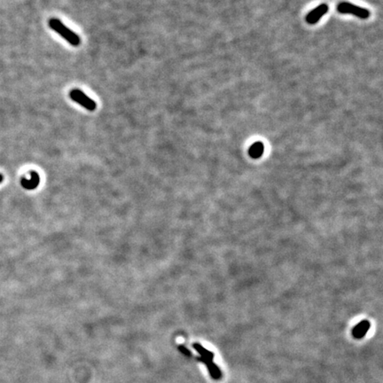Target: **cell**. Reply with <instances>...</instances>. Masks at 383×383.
Masks as SVG:
<instances>
[{"instance_id":"obj_6","label":"cell","mask_w":383,"mask_h":383,"mask_svg":"<svg viewBox=\"0 0 383 383\" xmlns=\"http://www.w3.org/2000/svg\"><path fill=\"white\" fill-rule=\"evenodd\" d=\"M39 182H40V177L39 173L32 171H30V178H21V185L26 190H34L39 186Z\"/></svg>"},{"instance_id":"obj_2","label":"cell","mask_w":383,"mask_h":383,"mask_svg":"<svg viewBox=\"0 0 383 383\" xmlns=\"http://www.w3.org/2000/svg\"><path fill=\"white\" fill-rule=\"evenodd\" d=\"M70 98L72 101L77 102V104L81 105L83 108L87 109L88 111H94L97 108L96 102L85 94L84 91L78 89H74L70 91Z\"/></svg>"},{"instance_id":"obj_7","label":"cell","mask_w":383,"mask_h":383,"mask_svg":"<svg viewBox=\"0 0 383 383\" xmlns=\"http://www.w3.org/2000/svg\"><path fill=\"white\" fill-rule=\"evenodd\" d=\"M199 361L203 363L209 371L210 376L212 378L213 380H219L222 379V372L220 370L219 367L216 366L215 363L213 362V360H208V359H198Z\"/></svg>"},{"instance_id":"obj_9","label":"cell","mask_w":383,"mask_h":383,"mask_svg":"<svg viewBox=\"0 0 383 383\" xmlns=\"http://www.w3.org/2000/svg\"><path fill=\"white\" fill-rule=\"evenodd\" d=\"M264 152H265V146H264V144L260 142V141H258V142H256V143L253 144V145L250 146L249 150H248L249 155H250L252 158H254V159H258V158H260V157L263 155Z\"/></svg>"},{"instance_id":"obj_3","label":"cell","mask_w":383,"mask_h":383,"mask_svg":"<svg viewBox=\"0 0 383 383\" xmlns=\"http://www.w3.org/2000/svg\"><path fill=\"white\" fill-rule=\"evenodd\" d=\"M337 11L341 14H352L355 15L357 17L366 20L369 18L370 12L366 10L363 7L355 6L353 4L348 3V2H342L338 5Z\"/></svg>"},{"instance_id":"obj_5","label":"cell","mask_w":383,"mask_h":383,"mask_svg":"<svg viewBox=\"0 0 383 383\" xmlns=\"http://www.w3.org/2000/svg\"><path fill=\"white\" fill-rule=\"evenodd\" d=\"M370 328H371V323L369 321H361L359 324L356 325L352 329V336L357 340H360L366 336L367 332L369 331Z\"/></svg>"},{"instance_id":"obj_8","label":"cell","mask_w":383,"mask_h":383,"mask_svg":"<svg viewBox=\"0 0 383 383\" xmlns=\"http://www.w3.org/2000/svg\"><path fill=\"white\" fill-rule=\"evenodd\" d=\"M193 347L195 348V350L198 352L199 355L201 356L200 359H208V360H213L215 358V355L213 352H210L209 349L204 348L202 344L200 343H194Z\"/></svg>"},{"instance_id":"obj_1","label":"cell","mask_w":383,"mask_h":383,"mask_svg":"<svg viewBox=\"0 0 383 383\" xmlns=\"http://www.w3.org/2000/svg\"><path fill=\"white\" fill-rule=\"evenodd\" d=\"M48 25L53 31H55L56 33L61 36L63 39L70 43L71 46H78L80 45L81 39L79 36L76 34L73 30L68 28L66 25L63 24L62 22L58 19H55V18L50 19L48 21Z\"/></svg>"},{"instance_id":"obj_4","label":"cell","mask_w":383,"mask_h":383,"mask_svg":"<svg viewBox=\"0 0 383 383\" xmlns=\"http://www.w3.org/2000/svg\"><path fill=\"white\" fill-rule=\"evenodd\" d=\"M329 10V7H328L327 4H322L321 6L316 7L314 10L311 11L309 13V14L306 16V21L309 24H315L317 23V21L321 20V18L324 16V14L328 13Z\"/></svg>"},{"instance_id":"obj_11","label":"cell","mask_w":383,"mask_h":383,"mask_svg":"<svg viewBox=\"0 0 383 383\" xmlns=\"http://www.w3.org/2000/svg\"><path fill=\"white\" fill-rule=\"evenodd\" d=\"M3 180H4L3 175L0 174V183H2V182H3Z\"/></svg>"},{"instance_id":"obj_10","label":"cell","mask_w":383,"mask_h":383,"mask_svg":"<svg viewBox=\"0 0 383 383\" xmlns=\"http://www.w3.org/2000/svg\"><path fill=\"white\" fill-rule=\"evenodd\" d=\"M178 349H179V352H181L182 354H184V355L186 356V357H191V352H190L188 348L185 347V346H183V345L178 346Z\"/></svg>"}]
</instances>
